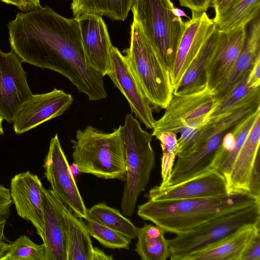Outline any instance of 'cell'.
<instances>
[{"label":"cell","instance_id":"1","mask_svg":"<svg viewBox=\"0 0 260 260\" xmlns=\"http://www.w3.org/2000/svg\"><path fill=\"white\" fill-rule=\"evenodd\" d=\"M7 26L11 50L22 62L60 74L90 101L107 98L104 77L87 62L76 18L46 6L18 13Z\"/></svg>","mask_w":260,"mask_h":260},{"label":"cell","instance_id":"2","mask_svg":"<svg viewBox=\"0 0 260 260\" xmlns=\"http://www.w3.org/2000/svg\"><path fill=\"white\" fill-rule=\"evenodd\" d=\"M260 203V198L247 192L188 199L148 200L138 207V215L165 232L178 234L222 215Z\"/></svg>","mask_w":260,"mask_h":260},{"label":"cell","instance_id":"3","mask_svg":"<svg viewBox=\"0 0 260 260\" xmlns=\"http://www.w3.org/2000/svg\"><path fill=\"white\" fill-rule=\"evenodd\" d=\"M74 164L80 172L97 177L126 178L125 156L121 125L106 133L88 125L76 132L72 140Z\"/></svg>","mask_w":260,"mask_h":260},{"label":"cell","instance_id":"4","mask_svg":"<svg viewBox=\"0 0 260 260\" xmlns=\"http://www.w3.org/2000/svg\"><path fill=\"white\" fill-rule=\"evenodd\" d=\"M123 52L131 71L152 109H165L173 95L170 70L134 19L131 25L129 47Z\"/></svg>","mask_w":260,"mask_h":260},{"label":"cell","instance_id":"5","mask_svg":"<svg viewBox=\"0 0 260 260\" xmlns=\"http://www.w3.org/2000/svg\"><path fill=\"white\" fill-rule=\"evenodd\" d=\"M121 133L125 151L126 178L120 207L124 216L131 217L139 195L149 183L155 166V153L151 146V134L143 129L132 114L125 115Z\"/></svg>","mask_w":260,"mask_h":260},{"label":"cell","instance_id":"6","mask_svg":"<svg viewBox=\"0 0 260 260\" xmlns=\"http://www.w3.org/2000/svg\"><path fill=\"white\" fill-rule=\"evenodd\" d=\"M133 19L170 71L184 29L183 11L171 0H133Z\"/></svg>","mask_w":260,"mask_h":260},{"label":"cell","instance_id":"7","mask_svg":"<svg viewBox=\"0 0 260 260\" xmlns=\"http://www.w3.org/2000/svg\"><path fill=\"white\" fill-rule=\"evenodd\" d=\"M260 203L214 218L168 240L169 257L183 260L186 255L204 249L250 225H259Z\"/></svg>","mask_w":260,"mask_h":260},{"label":"cell","instance_id":"8","mask_svg":"<svg viewBox=\"0 0 260 260\" xmlns=\"http://www.w3.org/2000/svg\"><path fill=\"white\" fill-rule=\"evenodd\" d=\"M217 102L214 90L207 85L197 91L173 94L163 115L155 120L152 136L166 132L177 134L186 126L204 124Z\"/></svg>","mask_w":260,"mask_h":260},{"label":"cell","instance_id":"9","mask_svg":"<svg viewBox=\"0 0 260 260\" xmlns=\"http://www.w3.org/2000/svg\"><path fill=\"white\" fill-rule=\"evenodd\" d=\"M43 167L45 176L53 193L78 218L86 219L87 209L74 180L57 133L50 140Z\"/></svg>","mask_w":260,"mask_h":260},{"label":"cell","instance_id":"10","mask_svg":"<svg viewBox=\"0 0 260 260\" xmlns=\"http://www.w3.org/2000/svg\"><path fill=\"white\" fill-rule=\"evenodd\" d=\"M73 102L72 94L55 88L48 92L32 94L16 112L12 122L15 133H25L60 116Z\"/></svg>","mask_w":260,"mask_h":260},{"label":"cell","instance_id":"11","mask_svg":"<svg viewBox=\"0 0 260 260\" xmlns=\"http://www.w3.org/2000/svg\"><path fill=\"white\" fill-rule=\"evenodd\" d=\"M22 63L12 50L0 49V115L10 123L19 106L32 94Z\"/></svg>","mask_w":260,"mask_h":260},{"label":"cell","instance_id":"12","mask_svg":"<svg viewBox=\"0 0 260 260\" xmlns=\"http://www.w3.org/2000/svg\"><path fill=\"white\" fill-rule=\"evenodd\" d=\"M191 12V18L184 22V29L170 71L173 89L215 27L206 12Z\"/></svg>","mask_w":260,"mask_h":260},{"label":"cell","instance_id":"13","mask_svg":"<svg viewBox=\"0 0 260 260\" xmlns=\"http://www.w3.org/2000/svg\"><path fill=\"white\" fill-rule=\"evenodd\" d=\"M107 75L125 98L132 112L146 128L152 129L155 121L152 108L135 79L125 56L113 45L111 68Z\"/></svg>","mask_w":260,"mask_h":260},{"label":"cell","instance_id":"14","mask_svg":"<svg viewBox=\"0 0 260 260\" xmlns=\"http://www.w3.org/2000/svg\"><path fill=\"white\" fill-rule=\"evenodd\" d=\"M229 193L224 177L216 170L208 171L172 185L155 186L147 194L148 200H169L224 196Z\"/></svg>","mask_w":260,"mask_h":260},{"label":"cell","instance_id":"15","mask_svg":"<svg viewBox=\"0 0 260 260\" xmlns=\"http://www.w3.org/2000/svg\"><path fill=\"white\" fill-rule=\"evenodd\" d=\"M43 186L38 176L29 171L15 175L11 180L10 193L19 216L29 221L43 240Z\"/></svg>","mask_w":260,"mask_h":260},{"label":"cell","instance_id":"16","mask_svg":"<svg viewBox=\"0 0 260 260\" xmlns=\"http://www.w3.org/2000/svg\"><path fill=\"white\" fill-rule=\"evenodd\" d=\"M88 64L103 77L111 68L112 43L107 26L101 16L84 14L76 18Z\"/></svg>","mask_w":260,"mask_h":260},{"label":"cell","instance_id":"17","mask_svg":"<svg viewBox=\"0 0 260 260\" xmlns=\"http://www.w3.org/2000/svg\"><path fill=\"white\" fill-rule=\"evenodd\" d=\"M45 260H67L66 206L51 189L42 190Z\"/></svg>","mask_w":260,"mask_h":260},{"label":"cell","instance_id":"18","mask_svg":"<svg viewBox=\"0 0 260 260\" xmlns=\"http://www.w3.org/2000/svg\"><path fill=\"white\" fill-rule=\"evenodd\" d=\"M226 36V33L216 27L174 89L173 94H182L197 91L205 87L207 71L217 50Z\"/></svg>","mask_w":260,"mask_h":260},{"label":"cell","instance_id":"19","mask_svg":"<svg viewBox=\"0 0 260 260\" xmlns=\"http://www.w3.org/2000/svg\"><path fill=\"white\" fill-rule=\"evenodd\" d=\"M259 143L260 115L254 121L232 166L226 180L229 193L249 192L250 176L259 152Z\"/></svg>","mask_w":260,"mask_h":260},{"label":"cell","instance_id":"20","mask_svg":"<svg viewBox=\"0 0 260 260\" xmlns=\"http://www.w3.org/2000/svg\"><path fill=\"white\" fill-rule=\"evenodd\" d=\"M246 26L226 32V36L213 58L207 71V84L213 90L230 73L245 43Z\"/></svg>","mask_w":260,"mask_h":260},{"label":"cell","instance_id":"21","mask_svg":"<svg viewBox=\"0 0 260 260\" xmlns=\"http://www.w3.org/2000/svg\"><path fill=\"white\" fill-rule=\"evenodd\" d=\"M260 55V18L253 22L246 34L243 47L235 63L225 78L214 89L218 100L225 95L250 71L256 57Z\"/></svg>","mask_w":260,"mask_h":260},{"label":"cell","instance_id":"22","mask_svg":"<svg viewBox=\"0 0 260 260\" xmlns=\"http://www.w3.org/2000/svg\"><path fill=\"white\" fill-rule=\"evenodd\" d=\"M259 225L245 227L204 249L191 253L183 260H240L244 249L258 234Z\"/></svg>","mask_w":260,"mask_h":260},{"label":"cell","instance_id":"23","mask_svg":"<svg viewBox=\"0 0 260 260\" xmlns=\"http://www.w3.org/2000/svg\"><path fill=\"white\" fill-rule=\"evenodd\" d=\"M259 113L254 112L237 125L223 137L212 169L228 180L235 159Z\"/></svg>","mask_w":260,"mask_h":260},{"label":"cell","instance_id":"24","mask_svg":"<svg viewBox=\"0 0 260 260\" xmlns=\"http://www.w3.org/2000/svg\"><path fill=\"white\" fill-rule=\"evenodd\" d=\"M67 260H91L94 247L83 221L68 207L65 213Z\"/></svg>","mask_w":260,"mask_h":260},{"label":"cell","instance_id":"25","mask_svg":"<svg viewBox=\"0 0 260 260\" xmlns=\"http://www.w3.org/2000/svg\"><path fill=\"white\" fill-rule=\"evenodd\" d=\"M165 232L156 225L145 223L138 228L135 251L143 260H166L169 257Z\"/></svg>","mask_w":260,"mask_h":260},{"label":"cell","instance_id":"26","mask_svg":"<svg viewBox=\"0 0 260 260\" xmlns=\"http://www.w3.org/2000/svg\"><path fill=\"white\" fill-rule=\"evenodd\" d=\"M259 7L260 0H236L213 21L219 30L226 33L256 18Z\"/></svg>","mask_w":260,"mask_h":260},{"label":"cell","instance_id":"27","mask_svg":"<svg viewBox=\"0 0 260 260\" xmlns=\"http://www.w3.org/2000/svg\"><path fill=\"white\" fill-rule=\"evenodd\" d=\"M132 2L133 0H73L71 9L74 18L91 14L124 21L131 10Z\"/></svg>","mask_w":260,"mask_h":260},{"label":"cell","instance_id":"28","mask_svg":"<svg viewBox=\"0 0 260 260\" xmlns=\"http://www.w3.org/2000/svg\"><path fill=\"white\" fill-rule=\"evenodd\" d=\"M87 214L88 217L121 233L131 240L137 238L138 228L119 210L105 203L93 205L87 209Z\"/></svg>","mask_w":260,"mask_h":260},{"label":"cell","instance_id":"29","mask_svg":"<svg viewBox=\"0 0 260 260\" xmlns=\"http://www.w3.org/2000/svg\"><path fill=\"white\" fill-rule=\"evenodd\" d=\"M248 74L218 100L217 104L209 114L207 120L223 115L246 101L260 94V88H253L249 86L247 81Z\"/></svg>","mask_w":260,"mask_h":260},{"label":"cell","instance_id":"30","mask_svg":"<svg viewBox=\"0 0 260 260\" xmlns=\"http://www.w3.org/2000/svg\"><path fill=\"white\" fill-rule=\"evenodd\" d=\"M83 222L89 235L102 245L112 249L129 248L131 240L121 233L89 217Z\"/></svg>","mask_w":260,"mask_h":260},{"label":"cell","instance_id":"31","mask_svg":"<svg viewBox=\"0 0 260 260\" xmlns=\"http://www.w3.org/2000/svg\"><path fill=\"white\" fill-rule=\"evenodd\" d=\"M0 260H45L44 243L38 244L26 235H21L10 245Z\"/></svg>","mask_w":260,"mask_h":260},{"label":"cell","instance_id":"32","mask_svg":"<svg viewBox=\"0 0 260 260\" xmlns=\"http://www.w3.org/2000/svg\"><path fill=\"white\" fill-rule=\"evenodd\" d=\"M159 141L162 153L177 154L178 139L177 134L166 132L161 133L155 137Z\"/></svg>","mask_w":260,"mask_h":260},{"label":"cell","instance_id":"33","mask_svg":"<svg viewBox=\"0 0 260 260\" xmlns=\"http://www.w3.org/2000/svg\"><path fill=\"white\" fill-rule=\"evenodd\" d=\"M250 194L260 198V158L257 154L249 179V192Z\"/></svg>","mask_w":260,"mask_h":260},{"label":"cell","instance_id":"34","mask_svg":"<svg viewBox=\"0 0 260 260\" xmlns=\"http://www.w3.org/2000/svg\"><path fill=\"white\" fill-rule=\"evenodd\" d=\"M240 260H260V233L256 235L247 245Z\"/></svg>","mask_w":260,"mask_h":260},{"label":"cell","instance_id":"35","mask_svg":"<svg viewBox=\"0 0 260 260\" xmlns=\"http://www.w3.org/2000/svg\"><path fill=\"white\" fill-rule=\"evenodd\" d=\"M12 204L9 189L0 184V217L9 218Z\"/></svg>","mask_w":260,"mask_h":260},{"label":"cell","instance_id":"36","mask_svg":"<svg viewBox=\"0 0 260 260\" xmlns=\"http://www.w3.org/2000/svg\"><path fill=\"white\" fill-rule=\"evenodd\" d=\"M180 6L189 9L191 12L202 13L211 6L212 0H178Z\"/></svg>","mask_w":260,"mask_h":260},{"label":"cell","instance_id":"37","mask_svg":"<svg viewBox=\"0 0 260 260\" xmlns=\"http://www.w3.org/2000/svg\"><path fill=\"white\" fill-rule=\"evenodd\" d=\"M8 4L16 6L22 12L38 9L41 6L40 0H0Z\"/></svg>","mask_w":260,"mask_h":260},{"label":"cell","instance_id":"38","mask_svg":"<svg viewBox=\"0 0 260 260\" xmlns=\"http://www.w3.org/2000/svg\"><path fill=\"white\" fill-rule=\"evenodd\" d=\"M248 84L253 88H258L260 85V55L256 57L248 76Z\"/></svg>","mask_w":260,"mask_h":260},{"label":"cell","instance_id":"39","mask_svg":"<svg viewBox=\"0 0 260 260\" xmlns=\"http://www.w3.org/2000/svg\"><path fill=\"white\" fill-rule=\"evenodd\" d=\"M236 0H212L211 6L215 11V17H218L232 3Z\"/></svg>","mask_w":260,"mask_h":260},{"label":"cell","instance_id":"40","mask_svg":"<svg viewBox=\"0 0 260 260\" xmlns=\"http://www.w3.org/2000/svg\"><path fill=\"white\" fill-rule=\"evenodd\" d=\"M112 255H107L104 251L96 247H94L91 260H112Z\"/></svg>","mask_w":260,"mask_h":260},{"label":"cell","instance_id":"41","mask_svg":"<svg viewBox=\"0 0 260 260\" xmlns=\"http://www.w3.org/2000/svg\"><path fill=\"white\" fill-rule=\"evenodd\" d=\"M11 244L0 240V258L5 255L10 248Z\"/></svg>","mask_w":260,"mask_h":260},{"label":"cell","instance_id":"42","mask_svg":"<svg viewBox=\"0 0 260 260\" xmlns=\"http://www.w3.org/2000/svg\"><path fill=\"white\" fill-rule=\"evenodd\" d=\"M4 120V118L0 115V136L4 134L3 127L2 126V122Z\"/></svg>","mask_w":260,"mask_h":260},{"label":"cell","instance_id":"43","mask_svg":"<svg viewBox=\"0 0 260 260\" xmlns=\"http://www.w3.org/2000/svg\"><path fill=\"white\" fill-rule=\"evenodd\" d=\"M3 231V222L1 218H0V238L1 237Z\"/></svg>","mask_w":260,"mask_h":260}]
</instances>
